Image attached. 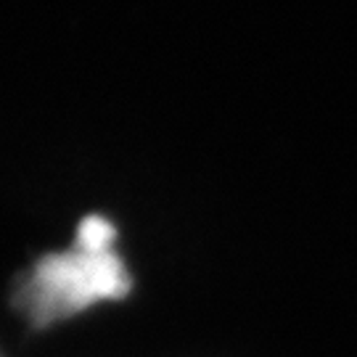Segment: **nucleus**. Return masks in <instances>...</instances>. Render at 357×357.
Wrapping results in <instances>:
<instances>
[{
  "label": "nucleus",
  "instance_id": "1",
  "mask_svg": "<svg viewBox=\"0 0 357 357\" xmlns=\"http://www.w3.org/2000/svg\"><path fill=\"white\" fill-rule=\"evenodd\" d=\"M128 291V275L112 252H72L51 257L35 275V307L45 318L88 307Z\"/></svg>",
  "mask_w": 357,
  "mask_h": 357
},
{
  "label": "nucleus",
  "instance_id": "2",
  "mask_svg": "<svg viewBox=\"0 0 357 357\" xmlns=\"http://www.w3.org/2000/svg\"><path fill=\"white\" fill-rule=\"evenodd\" d=\"M77 238H79V249H85V252H109V243L114 238V228L101 217H88L79 225Z\"/></svg>",
  "mask_w": 357,
  "mask_h": 357
}]
</instances>
